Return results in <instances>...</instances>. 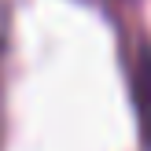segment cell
<instances>
[{
	"label": "cell",
	"instance_id": "1",
	"mask_svg": "<svg viewBox=\"0 0 151 151\" xmlns=\"http://www.w3.org/2000/svg\"><path fill=\"white\" fill-rule=\"evenodd\" d=\"M129 88H133V107H137V122H140V140L151 151V44H140L133 55Z\"/></svg>",
	"mask_w": 151,
	"mask_h": 151
}]
</instances>
